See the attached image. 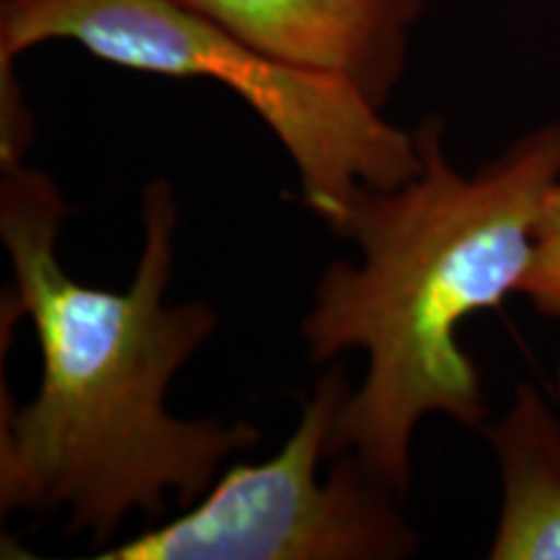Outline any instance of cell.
I'll list each match as a JSON object with an SVG mask.
<instances>
[{
  "mask_svg": "<svg viewBox=\"0 0 560 560\" xmlns=\"http://www.w3.org/2000/svg\"><path fill=\"white\" fill-rule=\"evenodd\" d=\"M501 467L493 560H560V418L529 384L495 423L482 425Z\"/></svg>",
  "mask_w": 560,
  "mask_h": 560,
  "instance_id": "cell-6",
  "label": "cell"
},
{
  "mask_svg": "<svg viewBox=\"0 0 560 560\" xmlns=\"http://www.w3.org/2000/svg\"><path fill=\"white\" fill-rule=\"evenodd\" d=\"M350 387L330 366L314 384L299 425L260 465H234L177 520L96 552L100 560H397L418 532L402 499L355 454L330 457L332 429Z\"/></svg>",
  "mask_w": 560,
  "mask_h": 560,
  "instance_id": "cell-4",
  "label": "cell"
},
{
  "mask_svg": "<svg viewBox=\"0 0 560 560\" xmlns=\"http://www.w3.org/2000/svg\"><path fill=\"white\" fill-rule=\"evenodd\" d=\"M55 39L140 73L226 86L280 140L304 202L338 236L363 187L392 190L420 172L416 136L353 83L272 58L174 0H3L0 62Z\"/></svg>",
  "mask_w": 560,
  "mask_h": 560,
  "instance_id": "cell-3",
  "label": "cell"
},
{
  "mask_svg": "<svg viewBox=\"0 0 560 560\" xmlns=\"http://www.w3.org/2000/svg\"><path fill=\"white\" fill-rule=\"evenodd\" d=\"M537 312L560 322V179L545 195L532 234V255L520 283Z\"/></svg>",
  "mask_w": 560,
  "mask_h": 560,
  "instance_id": "cell-7",
  "label": "cell"
},
{
  "mask_svg": "<svg viewBox=\"0 0 560 560\" xmlns=\"http://www.w3.org/2000/svg\"><path fill=\"white\" fill-rule=\"evenodd\" d=\"M293 66L353 83L384 109L408 70L425 0H174Z\"/></svg>",
  "mask_w": 560,
  "mask_h": 560,
  "instance_id": "cell-5",
  "label": "cell"
},
{
  "mask_svg": "<svg viewBox=\"0 0 560 560\" xmlns=\"http://www.w3.org/2000/svg\"><path fill=\"white\" fill-rule=\"evenodd\" d=\"M420 172L363 187L340 236L361 262L327 265L301 322L314 366L363 350L369 371L332 429L330 457L355 454L405 501L412 433L425 416L486 425L480 374L457 327L520 291L545 195L560 179V122L542 125L467 177L444 151V120L412 130Z\"/></svg>",
  "mask_w": 560,
  "mask_h": 560,
  "instance_id": "cell-2",
  "label": "cell"
},
{
  "mask_svg": "<svg viewBox=\"0 0 560 560\" xmlns=\"http://www.w3.org/2000/svg\"><path fill=\"white\" fill-rule=\"evenodd\" d=\"M556 387H558V400H560V361H558V371H556Z\"/></svg>",
  "mask_w": 560,
  "mask_h": 560,
  "instance_id": "cell-8",
  "label": "cell"
},
{
  "mask_svg": "<svg viewBox=\"0 0 560 560\" xmlns=\"http://www.w3.org/2000/svg\"><path fill=\"white\" fill-rule=\"evenodd\" d=\"M0 240L13 272L3 325L30 317L42 350L39 392L0 408V511H66L73 535L107 548L132 511L149 520L177 495L187 509L221 465L262 433L247 420H187L166 410L177 371L206 346L219 314L206 301L166 306L179 206L166 179L140 198L143 252L125 291L62 270L58 236L73 206L50 174L0 166Z\"/></svg>",
  "mask_w": 560,
  "mask_h": 560,
  "instance_id": "cell-1",
  "label": "cell"
}]
</instances>
